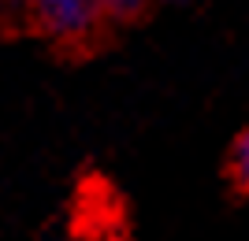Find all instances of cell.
<instances>
[{"label": "cell", "instance_id": "cell-2", "mask_svg": "<svg viewBox=\"0 0 249 241\" xmlns=\"http://www.w3.org/2000/svg\"><path fill=\"white\" fill-rule=\"evenodd\" d=\"M149 0H97V11H101V19H130Z\"/></svg>", "mask_w": 249, "mask_h": 241}, {"label": "cell", "instance_id": "cell-1", "mask_svg": "<svg viewBox=\"0 0 249 241\" xmlns=\"http://www.w3.org/2000/svg\"><path fill=\"white\" fill-rule=\"evenodd\" d=\"M231 178L238 182L242 189H249V130H242L238 137H234V145H231Z\"/></svg>", "mask_w": 249, "mask_h": 241}]
</instances>
